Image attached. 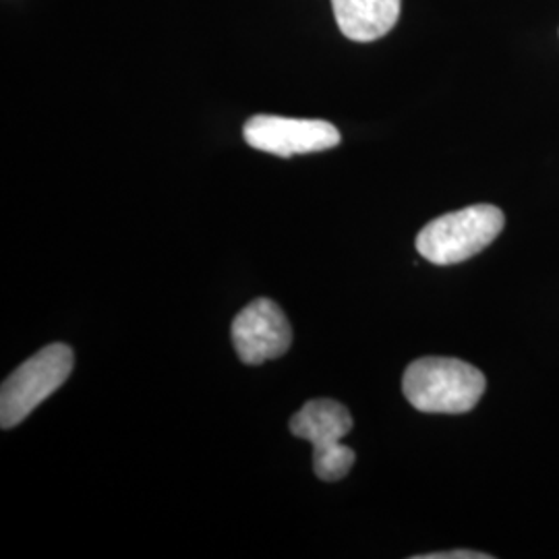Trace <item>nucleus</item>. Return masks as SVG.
<instances>
[{
	"label": "nucleus",
	"mask_w": 559,
	"mask_h": 559,
	"mask_svg": "<svg viewBox=\"0 0 559 559\" xmlns=\"http://www.w3.org/2000/svg\"><path fill=\"white\" fill-rule=\"evenodd\" d=\"M487 380L471 362L448 357H425L406 367L402 392L406 400L431 415L471 413L485 394Z\"/></svg>",
	"instance_id": "nucleus-1"
},
{
	"label": "nucleus",
	"mask_w": 559,
	"mask_h": 559,
	"mask_svg": "<svg viewBox=\"0 0 559 559\" xmlns=\"http://www.w3.org/2000/svg\"><path fill=\"white\" fill-rule=\"evenodd\" d=\"M503 224L500 207L491 203L468 205L429 222L417 237V251L433 265L462 263L498 239Z\"/></svg>",
	"instance_id": "nucleus-2"
},
{
	"label": "nucleus",
	"mask_w": 559,
	"mask_h": 559,
	"mask_svg": "<svg viewBox=\"0 0 559 559\" xmlns=\"http://www.w3.org/2000/svg\"><path fill=\"white\" fill-rule=\"evenodd\" d=\"M290 433L313 445V471L321 480L344 479L357 462L353 448L344 445V436L353 429V417L336 400H309L288 423Z\"/></svg>",
	"instance_id": "nucleus-3"
},
{
	"label": "nucleus",
	"mask_w": 559,
	"mask_h": 559,
	"mask_svg": "<svg viewBox=\"0 0 559 559\" xmlns=\"http://www.w3.org/2000/svg\"><path fill=\"white\" fill-rule=\"evenodd\" d=\"M75 355L67 344H50L25 360L0 388V425L11 429L50 399L73 371Z\"/></svg>",
	"instance_id": "nucleus-4"
},
{
	"label": "nucleus",
	"mask_w": 559,
	"mask_h": 559,
	"mask_svg": "<svg viewBox=\"0 0 559 559\" xmlns=\"http://www.w3.org/2000/svg\"><path fill=\"white\" fill-rule=\"evenodd\" d=\"M242 135L251 147L280 158L325 152L342 141L338 129L328 120L286 119L274 115L251 117L242 127Z\"/></svg>",
	"instance_id": "nucleus-5"
},
{
	"label": "nucleus",
	"mask_w": 559,
	"mask_h": 559,
	"mask_svg": "<svg viewBox=\"0 0 559 559\" xmlns=\"http://www.w3.org/2000/svg\"><path fill=\"white\" fill-rule=\"evenodd\" d=\"M233 344L245 365L278 359L293 344V328L274 300L249 302L233 321Z\"/></svg>",
	"instance_id": "nucleus-6"
},
{
	"label": "nucleus",
	"mask_w": 559,
	"mask_h": 559,
	"mask_svg": "<svg viewBox=\"0 0 559 559\" xmlns=\"http://www.w3.org/2000/svg\"><path fill=\"white\" fill-rule=\"evenodd\" d=\"M402 0H332L340 32L355 41L380 40L399 23Z\"/></svg>",
	"instance_id": "nucleus-7"
},
{
	"label": "nucleus",
	"mask_w": 559,
	"mask_h": 559,
	"mask_svg": "<svg viewBox=\"0 0 559 559\" xmlns=\"http://www.w3.org/2000/svg\"><path fill=\"white\" fill-rule=\"evenodd\" d=\"M489 554H479L471 549H460V551H440V554H427V556H415V559H491Z\"/></svg>",
	"instance_id": "nucleus-8"
}]
</instances>
